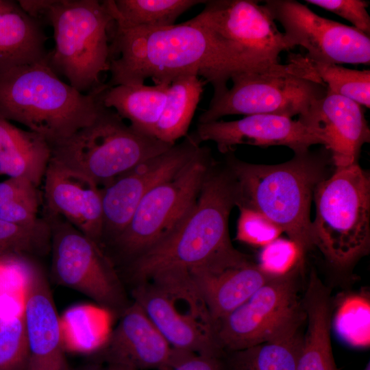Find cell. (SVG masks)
Wrapping results in <instances>:
<instances>
[{
  "instance_id": "1",
  "label": "cell",
  "mask_w": 370,
  "mask_h": 370,
  "mask_svg": "<svg viewBox=\"0 0 370 370\" xmlns=\"http://www.w3.org/2000/svg\"><path fill=\"white\" fill-rule=\"evenodd\" d=\"M108 85H136L152 79L170 84L186 74L201 76L217 97L241 71L215 34L197 16L164 27H130L114 23Z\"/></svg>"
},
{
  "instance_id": "2",
  "label": "cell",
  "mask_w": 370,
  "mask_h": 370,
  "mask_svg": "<svg viewBox=\"0 0 370 370\" xmlns=\"http://www.w3.org/2000/svg\"><path fill=\"white\" fill-rule=\"evenodd\" d=\"M324 151L295 153L291 160L274 165L251 164L231 155L227 159L236 184V206L256 210L279 226L303 260L314 247L310 208L316 186L327 177L330 152Z\"/></svg>"
},
{
  "instance_id": "3",
  "label": "cell",
  "mask_w": 370,
  "mask_h": 370,
  "mask_svg": "<svg viewBox=\"0 0 370 370\" xmlns=\"http://www.w3.org/2000/svg\"><path fill=\"white\" fill-rule=\"evenodd\" d=\"M234 177L229 169L210 167L197 201L180 226L127 264L137 284L164 270L189 269L236 249L230 241L228 223L236 206Z\"/></svg>"
},
{
  "instance_id": "4",
  "label": "cell",
  "mask_w": 370,
  "mask_h": 370,
  "mask_svg": "<svg viewBox=\"0 0 370 370\" xmlns=\"http://www.w3.org/2000/svg\"><path fill=\"white\" fill-rule=\"evenodd\" d=\"M102 84L85 94L61 80L47 59L0 73V114L52 145L92 123L103 107Z\"/></svg>"
},
{
  "instance_id": "5",
  "label": "cell",
  "mask_w": 370,
  "mask_h": 370,
  "mask_svg": "<svg viewBox=\"0 0 370 370\" xmlns=\"http://www.w3.org/2000/svg\"><path fill=\"white\" fill-rule=\"evenodd\" d=\"M313 246L340 271L347 270L370 250V177L357 162L336 167L313 193Z\"/></svg>"
},
{
  "instance_id": "6",
  "label": "cell",
  "mask_w": 370,
  "mask_h": 370,
  "mask_svg": "<svg viewBox=\"0 0 370 370\" xmlns=\"http://www.w3.org/2000/svg\"><path fill=\"white\" fill-rule=\"evenodd\" d=\"M290 62L234 73L232 85L199 116V123L227 115L271 114L292 119L305 114L312 103L327 92L309 60L292 55Z\"/></svg>"
},
{
  "instance_id": "7",
  "label": "cell",
  "mask_w": 370,
  "mask_h": 370,
  "mask_svg": "<svg viewBox=\"0 0 370 370\" xmlns=\"http://www.w3.org/2000/svg\"><path fill=\"white\" fill-rule=\"evenodd\" d=\"M42 16L53 29L50 67L82 93L99 88L101 73L110 68L108 32L114 21L106 1L47 0Z\"/></svg>"
},
{
  "instance_id": "8",
  "label": "cell",
  "mask_w": 370,
  "mask_h": 370,
  "mask_svg": "<svg viewBox=\"0 0 370 370\" xmlns=\"http://www.w3.org/2000/svg\"><path fill=\"white\" fill-rule=\"evenodd\" d=\"M172 146L134 130L103 105L92 123L51 145V160L87 176L102 188Z\"/></svg>"
},
{
  "instance_id": "9",
  "label": "cell",
  "mask_w": 370,
  "mask_h": 370,
  "mask_svg": "<svg viewBox=\"0 0 370 370\" xmlns=\"http://www.w3.org/2000/svg\"><path fill=\"white\" fill-rule=\"evenodd\" d=\"M212 164L209 150L200 147L180 172L143 197L127 226L110 241L121 259L130 263L180 226Z\"/></svg>"
},
{
  "instance_id": "10",
  "label": "cell",
  "mask_w": 370,
  "mask_h": 370,
  "mask_svg": "<svg viewBox=\"0 0 370 370\" xmlns=\"http://www.w3.org/2000/svg\"><path fill=\"white\" fill-rule=\"evenodd\" d=\"M299 262L277 274L216 326L225 352L244 349L302 326L306 315L299 296Z\"/></svg>"
},
{
  "instance_id": "11",
  "label": "cell",
  "mask_w": 370,
  "mask_h": 370,
  "mask_svg": "<svg viewBox=\"0 0 370 370\" xmlns=\"http://www.w3.org/2000/svg\"><path fill=\"white\" fill-rule=\"evenodd\" d=\"M51 226L52 273L57 283L120 315L130 304L112 261L96 242L63 219Z\"/></svg>"
},
{
  "instance_id": "12",
  "label": "cell",
  "mask_w": 370,
  "mask_h": 370,
  "mask_svg": "<svg viewBox=\"0 0 370 370\" xmlns=\"http://www.w3.org/2000/svg\"><path fill=\"white\" fill-rule=\"evenodd\" d=\"M197 16L215 34L241 71L279 64L288 50L284 34L263 5L253 0L206 1Z\"/></svg>"
},
{
  "instance_id": "13",
  "label": "cell",
  "mask_w": 370,
  "mask_h": 370,
  "mask_svg": "<svg viewBox=\"0 0 370 370\" xmlns=\"http://www.w3.org/2000/svg\"><path fill=\"white\" fill-rule=\"evenodd\" d=\"M263 5L284 28L288 49L301 46L312 62L369 64V36L355 27L321 17L294 0H267Z\"/></svg>"
},
{
  "instance_id": "14",
  "label": "cell",
  "mask_w": 370,
  "mask_h": 370,
  "mask_svg": "<svg viewBox=\"0 0 370 370\" xmlns=\"http://www.w3.org/2000/svg\"><path fill=\"white\" fill-rule=\"evenodd\" d=\"M200 146L190 135L180 143L151 158L101 188L103 230L102 241H111L128 224L143 197L152 188L180 172ZM101 241V243H102Z\"/></svg>"
},
{
  "instance_id": "15",
  "label": "cell",
  "mask_w": 370,
  "mask_h": 370,
  "mask_svg": "<svg viewBox=\"0 0 370 370\" xmlns=\"http://www.w3.org/2000/svg\"><path fill=\"white\" fill-rule=\"evenodd\" d=\"M20 275L28 370H68L60 319L45 273L32 258L25 257L21 260Z\"/></svg>"
},
{
  "instance_id": "16",
  "label": "cell",
  "mask_w": 370,
  "mask_h": 370,
  "mask_svg": "<svg viewBox=\"0 0 370 370\" xmlns=\"http://www.w3.org/2000/svg\"><path fill=\"white\" fill-rule=\"evenodd\" d=\"M198 145L212 141L223 153H229L238 145L258 147L285 146L294 153L309 150L313 145H323L322 139L298 119L254 114L235 121H214L198 123L190 135Z\"/></svg>"
},
{
  "instance_id": "17",
  "label": "cell",
  "mask_w": 370,
  "mask_h": 370,
  "mask_svg": "<svg viewBox=\"0 0 370 370\" xmlns=\"http://www.w3.org/2000/svg\"><path fill=\"white\" fill-rule=\"evenodd\" d=\"M190 278L217 323L275 275L239 251L188 269Z\"/></svg>"
},
{
  "instance_id": "18",
  "label": "cell",
  "mask_w": 370,
  "mask_h": 370,
  "mask_svg": "<svg viewBox=\"0 0 370 370\" xmlns=\"http://www.w3.org/2000/svg\"><path fill=\"white\" fill-rule=\"evenodd\" d=\"M119 317L117 325L99 349L108 365L136 370H171L194 354L173 348L134 301Z\"/></svg>"
},
{
  "instance_id": "19",
  "label": "cell",
  "mask_w": 370,
  "mask_h": 370,
  "mask_svg": "<svg viewBox=\"0 0 370 370\" xmlns=\"http://www.w3.org/2000/svg\"><path fill=\"white\" fill-rule=\"evenodd\" d=\"M298 119L322 139L335 167L357 162L362 147L370 141L362 106L328 89Z\"/></svg>"
},
{
  "instance_id": "20",
  "label": "cell",
  "mask_w": 370,
  "mask_h": 370,
  "mask_svg": "<svg viewBox=\"0 0 370 370\" xmlns=\"http://www.w3.org/2000/svg\"><path fill=\"white\" fill-rule=\"evenodd\" d=\"M44 195L51 215L61 217L101 247V191L87 176L50 160Z\"/></svg>"
},
{
  "instance_id": "21",
  "label": "cell",
  "mask_w": 370,
  "mask_h": 370,
  "mask_svg": "<svg viewBox=\"0 0 370 370\" xmlns=\"http://www.w3.org/2000/svg\"><path fill=\"white\" fill-rule=\"evenodd\" d=\"M132 295L173 348L196 355L223 357L225 351L215 328L176 310L154 284L149 281L136 284Z\"/></svg>"
},
{
  "instance_id": "22",
  "label": "cell",
  "mask_w": 370,
  "mask_h": 370,
  "mask_svg": "<svg viewBox=\"0 0 370 370\" xmlns=\"http://www.w3.org/2000/svg\"><path fill=\"white\" fill-rule=\"evenodd\" d=\"M301 304L307 329L304 334L297 370H338L330 338L332 317L330 289L312 269L301 297Z\"/></svg>"
},
{
  "instance_id": "23",
  "label": "cell",
  "mask_w": 370,
  "mask_h": 370,
  "mask_svg": "<svg viewBox=\"0 0 370 370\" xmlns=\"http://www.w3.org/2000/svg\"><path fill=\"white\" fill-rule=\"evenodd\" d=\"M47 39L40 20L18 3L0 0V73L47 59Z\"/></svg>"
},
{
  "instance_id": "24",
  "label": "cell",
  "mask_w": 370,
  "mask_h": 370,
  "mask_svg": "<svg viewBox=\"0 0 370 370\" xmlns=\"http://www.w3.org/2000/svg\"><path fill=\"white\" fill-rule=\"evenodd\" d=\"M51 155V145L43 136L18 128L0 114V174L25 179L38 187Z\"/></svg>"
},
{
  "instance_id": "25",
  "label": "cell",
  "mask_w": 370,
  "mask_h": 370,
  "mask_svg": "<svg viewBox=\"0 0 370 370\" xmlns=\"http://www.w3.org/2000/svg\"><path fill=\"white\" fill-rule=\"evenodd\" d=\"M169 84L109 86L102 93L103 105L113 109L132 129L154 136ZM155 137V136H154Z\"/></svg>"
},
{
  "instance_id": "26",
  "label": "cell",
  "mask_w": 370,
  "mask_h": 370,
  "mask_svg": "<svg viewBox=\"0 0 370 370\" xmlns=\"http://www.w3.org/2000/svg\"><path fill=\"white\" fill-rule=\"evenodd\" d=\"M301 328L244 349L225 352L224 370H297L303 345Z\"/></svg>"
},
{
  "instance_id": "27",
  "label": "cell",
  "mask_w": 370,
  "mask_h": 370,
  "mask_svg": "<svg viewBox=\"0 0 370 370\" xmlns=\"http://www.w3.org/2000/svg\"><path fill=\"white\" fill-rule=\"evenodd\" d=\"M206 83L195 74L180 75L170 83L155 128L156 138L173 145L177 140L187 135Z\"/></svg>"
},
{
  "instance_id": "28",
  "label": "cell",
  "mask_w": 370,
  "mask_h": 370,
  "mask_svg": "<svg viewBox=\"0 0 370 370\" xmlns=\"http://www.w3.org/2000/svg\"><path fill=\"white\" fill-rule=\"evenodd\" d=\"M114 23L130 27H164L201 0H107Z\"/></svg>"
},
{
  "instance_id": "29",
  "label": "cell",
  "mask_w": 370,
  "mask_h": 370,
  "mask_svg": "<svg viewBox=\"0 0 370 370\" xmlns=\"http://www.w3.org/2000/svg\"><path fill=\"white\" fill-rule=\"evenodd\" d=\"M51 227L40 219L29 226L19 225L0 219V258L42 255L51 249Z\"/></svg>"
},
{
  "instance_id": "30",
  "label": "cell",
  "mask_w": 370,
  "mask_h": 370,
  "mask_svg": "<svg viewBox=\"0 0 370 370\" xmlns=\"http://www.w3.org/2000/svg\"><path fill=\"white\" fill-rule=\"evenodd\" d=\"M96 312L91 306L79 305L70 308L60 317L64 349L88 352L102 346L106 338L96 323Z\"/></svg>"
},
{
  "instance_id": "31",
  "label": "cell",
  "mask_w": 370,
  "mask_h": 370,
  "mask_svg": "<svg viewBox=\"0 0 370 370\" xmlns=\"http://www.w3.org/2000/svg\"><path fill=\"white\" fill-rule=\"evenodd\" d=\"M309 62L319 79L325 84L328 91L369 108V70L360 71L347 69L335 64L310 60Z\"/></svg>"
},
{
  "instance_id": "32",
  "label": "cell",
  "mask_w": 370,
  "mask_h": 370,
  "mask_svg": "<svg viewBox=\"0 0 370 370\" xmlns=\"http://www.w3.org/2000/svg\"><path fill=\"white\" fill-rule=\"evenodd\" d=\"M28 364L23 313L0 317V370H28Z\"/></svg>"
},
{
  "instance_id": "33",
  "label": "cell",
  "mask_w": 370,
  "mask_h": 370,
  "mask_svg": "<svg viewBox=\"0 0 370 370\" xmlns=\"http://www.w3.org/2000/svg\"><path fill=\"white\" fill-rule=\"evenodd\" d=\"M236 239L256 247H265L282 232L279 226L262 213L246 207H238Z\"/></svg>"
},
{
  "instance_id": "34",
  "label": "cell",
  "mask_w": 370,
  "mask_h": 370,
  "mask_svg": "<svg viewBox=\"0 0 370 370\" xmlns=\"http://www.w3.org/2000/svg\"><path fill=\"white\" fill-rule=\"evenodd\" d=\"M260 262L261 267L275 274L286 273L297 263H304L295 244L291 240L282 238H277L264 247Z\"/></svg>"
},
{
  "instance_id": "35",
  "label": "cell",
  "mask_w": 370,
  "mask_h": 370,
  "mask_svg": "<svg viewBox=\"0 0 370 370\" xmlns=\"http://www.w3.org/2000/svg\"><path fill=\"white\" fill-rule=\"evenodd\" d=\"M346 19L354 27L369 36L370 16L367 12L369 2L364 0H306Z\"/></svg>"
},
{
  "instance_id": "36",
  "label": "cell",
  "mask_w": 370,
  "mask_h": 370,
  "mask_svg": "<svg viewBox=\"0 0 370 370\" xmlns=\"http://www.w3.org/2000/svg\"><path fill=\"white\" fill-rule=\"evenodd\" d=\"M38 190L0 208V219L19 225L29 226L39 221Z\"/></svg>"
},
{
  "instance_id": "37",
  "label": "cell",
  "mask_w": 370,
  "mask_h": 370,
  "mask_svg": "<svg viewBox=\"0 0 370 370\" xmlns=\"http://www.w3.org/2000/svg\"><path fill=\"white\" fill-rule=\"evenodd\" d=\"M37 186L23 178L9 177L0 182V208L32 192Z\"/></svg>"
},
{
  "instance_id": "38",
  "label": "cell",
  "mask_w": 370,
  "mask_h": 370,
  "mask_svg": "<svg viewBox=\"0 0 370 370\" xmlns=\"http://www.w3.org/2000/svg\"><path fill=\"white\" fill-rule=\"evenodd\" d=\"M222 358L192 354L171 370H224Z\"/></svg>"
},
{
  "instance_id": "39",
  "label": "cell",
  "mask_w": 370,
  "mask_h": 370,
  "mask_svg": "<svg viewBox=\"0 0 370 370\" xmlns=\"http://www.w3.org/2000/svg\"><path fill=\"white\" fill-rule=\"evenodd\" d=\"M105 370H136L130 367L119 365H108Z\"/></svg>"
},
{
  "instance_id": "40",
  "label": "cell",
  "mask_w": 370,
  "mask_h": 370,
  "mask_svg": "<svg viewBox=\"0 0 370 370\" xmlns=\"http://www.w3.org/2000/svg\"><path fill=\"white\" fill-rule=\"evenodd\" d=\"M79 370H105V368L98 365H90Z\"/></svg>"
},
{
  "instance_id": "41",
  "label": "cell",
  "mask_w": 370,
  "mask_h": 370,
  "mask_svg": "<svg viewBox=\"0 0 370 370\" xmlns=\"http://www.w3.org/2000/svg\"><path fill=\"white\" fill-rule=\"evenodd\" d=\"M364 370H370V362H369L367 365H366Z\"/></svg>"
}]
</instances>
